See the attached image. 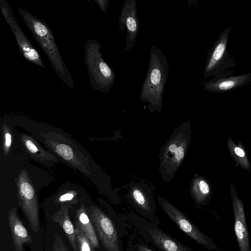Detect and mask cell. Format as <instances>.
I'll return each mask as SVG.
<instances>
[{
    "instance_id": "6da1fadb",
    "label": "cell",
    "mask_w": 251,
    "mask_h": 251,
    "mask_svg": "<svg viewBox=\"0 0 251 251\" xmlns=\"http://www.w3.org/2000/svg\"><path fill=\"white\" fill-rule=\"evenodd\" d=\"M18 11L48 57L58 77L69 88H74L73 78L61 55L51 28L44 20L21 7L18 6Z\"/></svg>"
},
{
    "instance_id": "7a4b0ae2",
    "label": "cell",
    "mask_w": 251,
    "mask_h": 251,
    "mask_svg": "<svg viewBox=\"0 0 251 251\" xmlns=\"http://www.w3.org/2000/svg\"><path fill=\"white\" fill-rule=\"evenodd\" d=\"M169 66L160 48L153 45L150 52L149 66L143 82L140 100L148 103L149 113L160 112L163 108V96L168 79Z\"/></svg>"
},
{
    "instance_id": "3957f363",
    "label": "cell",
    "mask_w": 251,
    "mask_h": 251,
    "mask_svg": "<svg viewBox=\"0 0 251 251\" xmlns=\"http://www.w3.org/2000/svg\"><path fill=\"white\" fill-rule=\"evenodd\" d=\"M191 126L189 121L175 128L162 147L159 154V171L162 180L168 182L174 177L190 145Z\"/></svg>"
},
{
    "instance_id": "277c9868",
    "label": "cell",
    "mask_w": 251,
    "mask_h": 251,
    "mask_svg": "<svg viewBox=\"0 0 251 251\" xmlns=\"http://www.w3.org/2000/svg\"><path fill=\"white\" fill-rule=\"evenodd\" d=\"M45 144L64 162L93 179L94 165L90 156L75 140L60 132L41 133Z\"/></svg>"
},
{
    "instance_id": "5b68a950",
    "label": "cell",
    "mask_w": 251,
    "mask_h": 251,
    "mask_svg": "<svg viewBox=\"0 0 251 251\" xmlns=\"http://www.w3.org/2000/svg\"><path fill=\"white\" fill-rule=\"evenodd\" d=\"M84 47L90 86L97 91L108 92L114 83L115 75L102 56L101 44L96 39H88Z\"/></svg>"
},
{
    "instance_id": "8992f818",
    "label": "cell",
    "mask_w": 251,
    "mask_h": 251,
    "mask_svg": "<svg viewBox=\"0 0 251 251\" xmlns=\"http://www.w3.org/2000/svg\"><path fill=\"white\" fill-rule=\"evenodd\" d=\"M231 30L230 27H226L214 43L204 66V77L229 75L226 71L235 64L227 50L228 38Z\"/></svg>"
},
{
    "instance_id": "52a82bcc",
    "label": "cell",
    "mask_w": 251,
    "mask_h": 251,
    "mask_svg": "<svg viewBox=\"0 0 251 251\" xmlns=\"http://www.w3.org/2000/svg\"><path fill=\"white\" fill-rule=\"evenodd\" d=\"M19 204L25 214L30 226L37 233L40 228L37 197L28 173L22 170L16 179Z\"/></svg>"
},
{
    "instance_id": "ba28073f",
    "label": "cell",
    "mask_w": 251,
    "mask_h": 251,
    "mask_svg": "<svg viewBox=\"0 0 251 251\" xmlns=\"http://www.w3.org/2000/svg\"><path fill=\"white\" fill-rule=\"evenodd\" d=\"M0 7L5 21L13 33L22 56L28 62L43 69L45 66L40 53L33 46L15 19L12 9L5 0H0Z\"/></svg>"
},
{
    "instance_id": "9c48e42d",
    "label": "cell",
    "mask_w": 251,
    "mask_h": 251,
    "mask_svg": "<svg viewBox=\"0 0 251 251\" xmlns=\"http://www.w3.org/2000/svg\"><path fill=\"white\" fill-rule=\"evenodd\" d=\"M87 213L97 236L107 251H120L116 229L109 218L99 208L91 206Z\"/></svg>"
},
{
    "instance_id": "30bf717a",
    "label": "cell",
    "mask_w": 251,
    "mask_h": 251,
    "mask_svg": "<svg viewBox=\"0 0 251 251\" xmlns=\"http://www.w3.org/2000/svg\"><path fill=\"white\" fill-rule=\"evenodd\" d=\"M157 201L162 209L179 228L197 243L207 247V237L179 210L165 199L158 197Z\"/></svg>"
},
{
    "instance_id": "8fae6325",
    "label": "cell",
    "mask_w": 251,
    "mask_h": 251,
    "mask_svg": "<svg viewBox=\"0 0 251 251\" xmlns=\"http://www.w3.org/2000/svg\"><path fill=\"white\" fill-rule=\"evenodd\" d=\"M135 0H125L123 5L118 25L121 32L126 28V44L123 50L126 52L129 51L135 46L136 37L139 29V21L137 12Z\"/></svg>"
},
{
    "instance_id": "7c38bea8",
    "label": "cell",
    "mask_w": 251,
    "mask_h": 251,
    "mask_svg": "<svg viewBox=\"0 0 251 251\" xmlns=\"http://www.w3.org/2000/svg\"><path fill=\"white\" fill-rule=\"evenodd\" d=\"M229 190L234 216V230L240 251H251L244 211V205L238 197L235 187L230 183Z\"/></svg>"
},
{
    "instance_id": "4fadbf2b",
    "label": "cell",
    "mask_w": 251,
    "mask_h": 251,
    "mask_svg": "<svg viewBox=\"0 0 251 251\" xmlns=\"http://www.w3.org/2000/svg\"><path fill=\"white\" fill-rule=\"evenodd\" d=\"M251 81V74L238 75H226L214 77L204 82L202 85L205 90L215 93H222L242 87Z\"/></svg>"
},
{
    "instance_id": "5bb4252c",
    "label": "cell",
    "mask_w": 251,
    "mask_h": 251,
    "mask_svg": "<svg viewBox=\"0 0 251 251\" xmlns=\"http://www.w3.org/2000/svg\"><path fill=\"white\" fill-rule=\"evenodd\" d=\"M8 220L15 251H24V245L31 244L32 239L18 217L15 207H13L9 210Z\"/></svg>"
},
{
    "instance_id": "9a60e30c",
    "label": "cell",
    "mask_w": 251,
    "mask_h": 251,
    "mask_svg": "<svg viewBox=\"0 0 251 251\" xmlns=\"http://www.w3.org/2000/svg\"><path fill=\"white\" fill-rule=\"evenodd\" d=\"M127 197L138 207L146 211L151 210V188L144 182H132L128 186Z\"/></svg>"
},
{
    "instance_id": "2e32d148",
    "label": "cell",
    "mask_w": 251,
    "mask_h": 251,
    "mask_svg": "<svg viewBox=\"0 0 251 251\" xmlns=\"http://www.w3.org/2000/svg\"><path fill=\"white\" fill-rule=\"evenodd\" d=\"M20 141L27 154L36 161L50 165L58 162L53 154L45 150L29 135L22 134L20 136Z\"/></svg>"
},
{
    "instance_id": "e0dca14e",
    "label": "cell",
    "mask_w": 251,
    "mask_h": 251,
    "mask_svg": "<svg viewBox=\"0 0 251 251\" xmlns=\"http://www.w3.org/2000/svg\"><path fill=\"white\" fill-rule=\"evenodd\" d=\"M72 208V205L69 204H61L59 209L51 215V218L63 230L74 251H77L75 228L69 215V210L73 209Z\"/></svg>"
},
{
    "instance_id": "ac0fdd59",
    "label": "cell",
    "mask_w": 251,
    "mask_h": 251,
    "mask_svg": "<svg viewBox=\"0 0 251 251\" xmlns=\"http://www.w3.org/2000/svg\"><path fill=\"white\" fill-rule=\"evenodd\" d=\"M75 225L77 226L84 233L94 248L99 247L98 237L94 226L87 213L84 204H81L76 210L75 215Z\"/></svg>"
},
{
    "instance_id": "d6986e66",
    "label": "cell",
    "mask_w": 251,
    "mask_h": 251,
    "mask_svg": "<svg viewBox=\"0 0 251 251\" xmlns=\"http://www.w3.org/2000/svg\"><path fill=\"white\" fill-rule=\"evenodd\" d=\"M154 243L162 251H186L181 244L158 229H148Z\"/></svg>"
},
{
    "instance_id": "ffe728a7",
    "label": "cell",
    "mask_w": 251,
    "mask_h": 251,
    "mask_svg": "<svg viewBox=\"0 0 251 251\" xmlns=\"http://www.w3.org/2000/svg\"><path fill=\"white\" fill-rule=\"evenodd\" d=\"M191 194L198 203H202L207 201L212 193V187L209 182L204 177L196 175L190 186Z\"/></svg>"
},
{
    "instance_id": "44dd1931",
    "label": "cell",
    "mask_w": 251,
    "mask_h": 251,
    "mask_svg": "<svg viewBox=\"0 0 251 251\" xmlns=\"http://www.w3.org/2000/svg\"><path fill=\"white\" fill-rule=\"evenodd\" d=\"M226 145L233 160L242 169L249 171L251 165L243 144L239 140L236 144L230 137H228L226 139Z\"/></svg>"
},
{
    "instance_id": "7402d4cb",
    "label": "cell",
    "mask_w": 251,
    "mask_h": 251,
    "mask_svg": "<svg viewBox=\"0 0 251 251\" xmlns=\"http://www.w3.org/2000/svg\"><path fill=\"white\" fill-rule=\"evenodd\" d=\"M75 234L77 251H95L94 248L88 238L76 225L75 227Z\"/></svg>"
},
{
    "instance_id": "603a6c76",
    "label": "cell",
    "mask_w": 251,
    "mask_h": 251,
    "mask_svg": "<svg viewBox=\"0 0 251 251\" xmlns=\"http://www.w3.org/2000/svg\"><path fill=\"white\" fill-rule=\"evenodd\" d=\"M77 193L75 190H69L58 194L55 199L54 202L56 203L69 204L75 205L78 202Z\"/></svg>"
},
{
    "instance_id": "cb8c5ba5",
    "label": "cell",
    "mask_w": 251,
    "mask_h": 251,
    "mask_svg": "<svg viewBox=\"0 0 251 251\" xmlns=\"http://www.w3.org/2000/svg\"><path fill=\"white\" fill-rule=\"evenodd\" d=\"M3 137V151L4 155H7L9 153L12 144V132L9 127L3 124L2 127Z\"/></svg>"
},
{
    "instance_id": "d4e9b609",
    "label": "cell",
    "mask_w": 251,
    "mask_h": 251,
    "mask_svg": "<svg viewBox=\"0 0 251 251\" xmlns=\"http://www.w3.org/2000/svg\"><path fill=\"white\" fill-rule=\"evenodd\" d=\"M53 251H70L61 236L54 235L53 241Z\"/></svg>"
},
{
    "instance_id": "484cf974",
    "label": "cell",
    "mask_w": 251,
    "mask_h": 251,
    "mask_svg": "<svg viewBox=\"0 0 251 251\" xmlns=\"http://www.w3.org/2000/svg\"><path fill=\"white\" fill-rule=\"evenodd\" d=\"M95 1L103 13L107 12L108 6V0H95Z\"/></svg>"
},
{
    "instance_id": "4316f807",
    "label": "cell",
    "mask_w": 251,
    "mask_h": 251,
    "mask_svg": "<svg viewBox=\"0 0 251 251\" xmlns=\"http://www.w3.org/2000/svg\"><path fill=\"white\" fill-rule=\"evenodd\" d=\"M138 249L139 251H153L144 246H139Z\"/></svg>"
}]
</instances>
